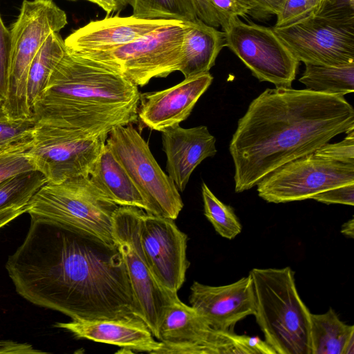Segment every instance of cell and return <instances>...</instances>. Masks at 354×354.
<instances>
[{"label": "cell", "instance_id": "obj_1", "mask_svg": "<svg viewBox=\"0 0 354 354\" xmlns=\"http://www.w3.org/2000/svg\"><path fill=\"white\" fill-rule=\"evenodd\" d=\"M6 268L21 297L71 319L138 317L117 246L61 224L30 218Z\"/></svg>", "mask_w": 354, "mask_h": 354}, {"label": "cell", "instance_id": "obj_2", "mask_svg": "<svg viewBox=\"0 0 354 354\" xmlns=\"http://www.w3.org/2000/svg\"><path fill=\"white\" fill-rule=\"evenodd\" d=\"M351 129L354 109L344 96L291 87L266 89L239 119L230 142L235 192L250 189L281 166Z\"/></svg>", "mask_w": 354, "mask_h": 354}, {"label": "cell", "instance_id": "obj_3", "mask_svg": "<svg viewBox=\"0 0 354 354\" xmlns=\"http://www.w3.org/2000/svg\"><path fill=\"white\" fill-rule=\"evenodd\" d=\"M140 93L121 75L66 50L32 107L35 120L108 135L138 121Z\"/></svg>", "mask_w": 354, "mask_h": 354}, {"label": "cell", "instance_id": "obj_4", "mask_svg": "<svg viewBox=\"0 0 354 354\" xmlns=\"http://www.w3.org/2000/svg\"><path fill=\"white\" fill-rule=\"evenodd\" d=\"M257 323L276 354H311V313L297 290L295 272L283 268H253Z\"/></svg>", "mask_w": 354, "mask_h": 354}, {"label": "cell", "instance_id": "obj_5", "mask_svg": "<svg viewBox=\"0 0 354 354\" xmlns=\"http://www.w3.org/2000/svg\"><path fill=\"white\" fill-rule=\"evenodd\" d=\"M119 206L101 194L89 176L46 182L32 196L26 212L32 218L61 224L115 246L113 218Z\"/></svg>", "mask_w": 354, "mask_h": 354}, {"label": "cell", "instance_id": "obj_6", "mask_svg": "<svg viewBox=\"0 0 354 354\" xmlns=\"http://www.w3.org/2000/svg\"><path fill=\"white\" fill-rule=\"evenodd\" d=\"M272 29L299 62L328 66L354 63V6L346 0H333L317 14Z\"/></svg>", "mask_w": 354, "mask_h": 354}, {"label": "cell", "instance_id": "obj_7", "mask_svg": "<svg viewBox=\"0 0 354 354\" xmlns=\"http://www.w3.org/2000/svg\"><path fill=\"white\" fill-rule=\"evenodd\" d=\"M67 24V17L53 0H24L10 32L11 55L3 112L12 118L32 116L28 102L27 79L35 55L53 32Z\"/></svg>", "mask_w": 354, "mask_h": 354}, {"label": "cell", "instance_id": "obj_8", "mask_svg": "<svg viewBox=\"0 0 354 354\" xmlns=\"http://www.w3.org/2000/svg\"><path fill=\"white\" fill-rule=\"evenodd\" d=\"M188 21L163 26L132 42L104 51L72 53L143 86L178 71Z\"/></svg>", "mask_w": 354, "mask_h": 354}, {"label": "cell", "instance_id": "obj_9", "mask_svg": "<svg viewBox=\"0 0 354 354\" xmlns=\"http://www.w3.org/2000/svg\"><path fill=\"white\" fill-rule=\"evenodd\" d=\"M144 212L136 207L119 206L114 215L113 236L124 263L136 313L158 339L167 308L178 295L158 283L144 255L140 239Z\"/></svg>", "mask_w": 354, "mask_h": 354}, {"label": "cell", "instance_id": "obj_10", "mask_svg": "<svg viewBox=\"0 0 354 354\" xmlns=\"http://www.w3.org/2000/svg\"><path fill=\"white\" fill-rule=\"evenodd\" d=\"M106 143L141 193L146 213L175 220L183 207L179 191L133 124L113 127Z\"/></svg>", "mask_w": 354, "mask_h": 354}, {"label": "cell", "instance_id": "obj_11", "mask_svg": "<svg viewBox=\"0 0 354 354\" xmlns=\"http://www.w3.org/2000/svg\"><path fill=\"white\" fill-rule=\"evenodd\" d=\"M35 121L28 153L47 182L59 183L88 176L108 135L91 136L44 120Z\"/></svg>", "mask_w": 354, "mask_h": 354}, {"label": "cell", "instance_id": "obj_12", "mask_svg": "<svg viewBox=\"0 0 354 354\" xmlns=\"http://www.w3.org/2000/svg\"><path fill=\"white\" fill-rule=\"evenodd\" d=\"M353 183L354 164L328 160L312 153L281 166L257 185L259 196L266 202L284 203Z\"/></svg>", "mask_w": 354, "mask_h": 354}, {"label": "cell", "instance_id": "obj_13", "mask_svg": "<svg viewBox=\"0 0 354 354\" xmlns=\"http://www.w3.org/2000/svg\"><path fill=\"white\" fill-rule=\"evenodd\" d=\"M223 31L228 47L260 82L276 87H291L299 62L272 28L246 24L239 17Z\"/></svg>", "mask_w": 354, "mask_h": 354}, {"label": "cell", "instance_id": "obj_14", "mask_svg": "<svg viewBox=\"0 0 354 354\" xmlns=\"http://www.w3.org/2000/svg\"><path fill=\"white\" fill-rule=\"evenodd\" d=\"M162 346L156 354H245V335L216 330L191 306L176 297L158 331Z\"/></svg>", "mask_w": 354, "mask_h": 354}, {"label": "cell", "instance_id": "obj_15", "mask_svg": "<svg viewBox=\"0 0 354 354\" xmlns=\"http://www.w3.org/2000/svg\"><path fill=\"white\" fill-rule=\"evenodd\" d=\"M142 249L158 283L171 292L182 287L189 262L187 236L174 220L143 212L140 225Z\"/></svg>", "mask_w": 354, "mask_h": 354}, {"label": "cell", "instance_id": "obj_16", "mask_svg": "<svg viewBox=\"0 0 354 354\" xmlns=\"http://www.w3.org/2000/svg\"><path fill=\"white\" fill-rule=\"evenodd\" d=\"M190 306L214 329L233 331L241 319L256 313L251 275L225 286H212L194 281L190 287Z\"/></svg>", "mask_w": 354, "mask_h": 354}, {"label": "cell", "instance_id": "obj_17", "mask_svg": "<svg viewBox=\"0 0 354 354\" xmlns=\"http://www.w3.org/2000/svg\"><path fill=\"white\" fill-rule=\"evenodd\" d=\"M213 81L209 73L185 78L179 84L159 91L140 93L138 119L150 129H162L180 124Z\"/></svg>", "mask_w": 354, "mask_h": 354}, {"label": "cell", "instance_id": "obj_18", "mask_svg": "<svg viewBox=\"0 0 354 354\" xmlns=\"http://www.w3.org/2000/svg\"><path fill=\"white\" fill-rule=\"evenodd\" d=\"M178 20L143 19L133 15L106 17L75 30L64 40L68 51L108 50L142 37Z\"/></svg>", "mask_w": 354, "mask_h": 354}, {"label": "cell", "instance_id": "obj_19", "mask_svg": "<svg viewBox=\"0 0 354 354\" xmlns=\"http://www.w3.org/2000/svg\"><path fill=\"white\" fill-rule=\"evenodd\" d=\"M160 132L168 176L178 191L183 192L196 167L216 155V138L206 126L185 129L178 124Z\"/></svg>", "mask_w": 354, "mask_h": 354}, {"label": "cell", "instance_id": "obj_20", "mask_svg": "<svg viewBox=\"0 0 354 354\" xmlns=\"http://www.w3.org/2000/svg\"><path fill=\"white\" fill-rule=\"evenodd\" d=\"M55 327L71 332L78 339L113 344L129 352L156 354L162 342L154 339L145 322L136 316L114 319H75L57 322Z\"/></svg>", "mask_w": 354, "mask_h": 354}, {"label": "cell", "instance_id": "obj_21", "mask_svg": "<svg viewBox=\"0 0 354 354\" xmlns=\"http://www.w3.org/2000/svg\"><path fill=\"white\" fill-rule=\"evenodd\" d=\"M225 46L223 31L197 18L188 21L182 44L179 71L185 78L209 73Z\"/></svg>", "mask_w": 354, "mask_h": 354}, {"label": "cell", "instance_id": "obj_22", "mask_svg": "<svg viewBox=\"0 0 354 354\" xmlns=\"http://www.w3.org/2000/svg\"><path fill=\"white\" fill-rule=\"evenodd\" d=\"M88 176L96 189L117 205L136 207L147 212L141 193L106 143Z\"/></svg>", "mask_w": 354, "mask_h": 354}, {"label": "cell", "instance_id": "obj_23", "mask_svg": "<svg viewBox=\"0 0 354 354\" xmlns=\"http://www.w3.org/2000/svg\"><path fill=\"white\" fill-rule=\"evenodd\" d=\"M354 326L343 322L330 308L322 314L310 315L311 354H343Z\"/></svg>", "mask_w": 354, "mask_h": 354}, {"label": "cell", "instance_id": "obj_24", "mask_svg": "<svg viewBox=\"0 0 354 354\" xmlns=\"http://www.w3.org/2000/svg\"><path fill=\"white\" fill-rule=\"evenodd\" d=\"M67 49L64 40L58 32L51 33L32 59L27 79V97L32 110L35 102L41 95L49 78Z\"/></svg>", "mask_w": 354, "mask_h": 354}, {"label": "cell", "instance_id": "obj_25", "mask_svg": "<svg viewBox=\"0 0 354 354\" xmlns=\"http://www.w3.org/2000/svg\"><path fill=\"white\" fill-rule=\"evenodd\" d=\"M299 82L316 92L344 96L354 91V63L341 65L305 64Z\"/></svg>", "mask_w": 354, "mask_h": 354}, {"label": "cell", "instance_id": "obj_26", "mask_svg": "<svg viewBox=\"0 0 354 354\" xmlns=\"http://www.w3.org/2000/svg\"><path fill=\"white\" fill-rule=\"evenodd\" d=\"M135 17L193 21L198 17L193 0H129Z\"/></svg>", "mask_w": 354, "mask_h": 354}, {"label": "cell", "instance_id": "obj_27", "mask_svg": "<svg viewBox=\"0 0 354 354\" xmlns=\"http://www.w3.org/2000/svg\"><path fill=\"white\" fill-rule=\"evenodd\" d=\"M204 214L215 231L222 237L233 239L242 230V225L233 208L221 202L203 183L201 186Z\"/></svg>", "mask_w": 354, "mask_h": 354}, {"label": "cell", "instance_id": "obj_28", "mask_svg": "<svg viewBox=\"0 0 354 354\" xmlns=\"http://www.w3.org/2000/svg\"><path fill=\"white\" fill-rule=\"evenodd\" d=\"M47 182L39 171L22 174L0 183V209L26 205L35 193Z\"/></svg>", "mask_w": 354, "mask_h": 354}, {"label": "cell", "instance_id": "obj_29", "mask_svg": "<svg viewBox=\"0 0 354 354\" xmlns=\"http://www.w3.org/2000/svg\"><path fill=\"white\" fill-rule=\"evenodd\" d=\"M34 118H12L0 106V153L30 148L35 126Z\"/></svg>", "mask_w": 354, "mask_h": 354}, {"label": "cell", "instance_id": "obj_30", "mask_svg": "<svg viewBox=\"0 0 354 354\" xmlns=\"http://www.w3.org/2000/svg\"><path fill=\"white\" fill-rule=\"evenodd\" d=\"M324 7L317 0H284L274 27L292 25L318 13Z\"/></svg>", "mask_w": 354, "mask_h": 354}, {"label": "cell", "instance_id": "obj_31", "mask_svg": "<svg viewBox=\"0 0 354 354\" xmlns=\"http://www.w3.org/2000/svg\"><path fill=\"white\" fill-rule=\"evenodd\" d=\"M38 171L27 151L17 150L0 153V183L18 175Z\"/></svg>", "mask_w": 354, "mask_h": 354}, {"label": "cell", "instance_id": "obj_32", "mask_svg": "<svg viewBox=\"0 0 354 354\" xmlns=\"http://www.w3.org/2000/svg\"><path fill=\"white\" fill-rule=\"evenodd\" d=\"M209 2L223 30L239 17H255V6L251 0H209Z\"/></svg>", "mask_w": 354, "mask_h": 354}, {"label": "cell", "instance_id": "obj_33", "mask_svg": "<svg viewBox=\"0 0 354 354\" xmlns=\"http://www.w3.org/2000/svg\"><path fill=\"white\" fill-rule=\"evenodd\" d=\"M346 136L340 142L326 143L313 153L328 160L354 164V129L346 132Z\"/></svg>", "mask_w": 354, "mask_h": 354}, {"label": "cell", "instance_id": "obj_34", "mask_svg": "<svg viewBox=\"0 0 354 354\" xmlns=\"http://www.w3.org/2000/svg\"><path fill=\"white\" fill-rule=\"evenodd\" d=\"M11 55L10 32L0 16V97L6 96Z\"/></svg>", "mask_w": 354, "mask_h": 354}, {"label": "cell", "instance_id": "obj_35", "mask_svg": "<svg viewBox=\"0 0 354 354\" xmlns=\"http://www.w3.org/2000/svg\"><path fill=\"white\" fill-rule=\"evenodd\" d=\"M325 204H342L353 206L354 183L348 184L319 192L312 197Z\"/></svg>", "mask_w": 354, "mask_h": 354}, {"label": "cell", "instance_id": "obj_36", "mask_svg": "<svg viewBox=\"0 0 354 354\" xmlns=\"http://www.w3.org/2000/svg\"><path fill=\"white\" fill-rule=\"evenodd\" d=\"M193 1L198 19L213 27L218 28L220 26L209 0H193Z\"/></svg>", "mask_w": 354, "mask_h": 354}, {"label": "cell", "instance_id": "obj_37", "mask_svg": "<svg viewBox=\"0 0 354 354\" xmlns=\"http://www.w3.org/2000/svg\"><path fill=\"white\" fill-rule=\"evenodd\" d=\"M255 6V18L277 15L284 0H251Z\"/></svg>", "mask_w": 354, "mask_h": 354}, {"label": "cell", "instance_id": "obj_38", "mask_svg": "<svg viewBox=\"0 0 354 354\" xmlns=\"http://www.w3.org/2000/svg\"><path fill=\"white\" fill-rule=\"evenodd\" d=\"M27 205H14L0 209V229L26 212Z\"/></svg>", "mask_w": 354, "mask_h": 354}, {"label": "cell", "instance_id": "obj_39", "mask_svg": "<svg viewBox=\"0 0 354 354\" xmlns=\"http://www.w3.org/2000/svg\"><path fill=\"white\" fill-rule=\"evenodd\" d=\"M97 4L109 15L115 11H120L128 4L129 0H97Z\"/></svg>", "mask_w": 354, "mask_h": 354}, {"label": "cell", "instance_id": "obj_40", "mask_svg": "<svg viewBox=\"0 0 354 354\" xmlns=\"http://www.w3.org/2000/svg\"><path fill=\"white\" fill-rule=\"evenodd\" d=\"M341 233L344 235L353 239L354 237V219L351 218L350 220L344 223L341 227Z\"/></svg>", "mask_w": 354, "mask_h": 354}, {"label": "cell", "instance_id": "obj_41", "mask_svg": "<svg viewBox=\"0 0 354 354\" xmlns=\"http://www.w3.org/2000/svg\"><path fill=\"white\" fill-rule=\"evenodd\" d=\"M322 6L325 7L328 3L331 2L333 0H317Z\"/></svg>", "mask_w": 354, "mask_h": 354}, {"label": "cell", "instance_id": "obj_42", "mask_svg": "<svg viewBox=\"0 0 354 354\" xmlns=\"http://www.w3.org/2000/svg\"><path fill=\"white\" fill-rule=\"evenodd\" d=\"M349 3H351L352 6H354V0H346Z\"/></svg>", "mask_w": 354, "mask_h": 354}, {"label": "cell", "instance_id": "obj_43", "mask_svg": "<svg viewBox=\"0 0 354 354\" xmlns=\"http://www.w3.org/2000/svg\"><path fill=\"white\" fill-rule=\"evenodd\" d=\"M73 1H75V0H73ZM86 1H88L90 2L94 3L95 4H97V0H86Z\"/></svg>", "mask_w": 354, "mask_h": 354}, {"label": "cell", "instance_id": "obj_44", "mask_svg": "<svg viewBox=\"0 0 354 354\" xmlns=\"http://www.w3.org/2000/svg\"><path fill=\"white\" fill-rule=\"evenodd\" d=\"M3 99L0 97V106H1V104L3 103Z\"/></svg>", "mask_w": 354, "mask_h": 354}]
</instances>
